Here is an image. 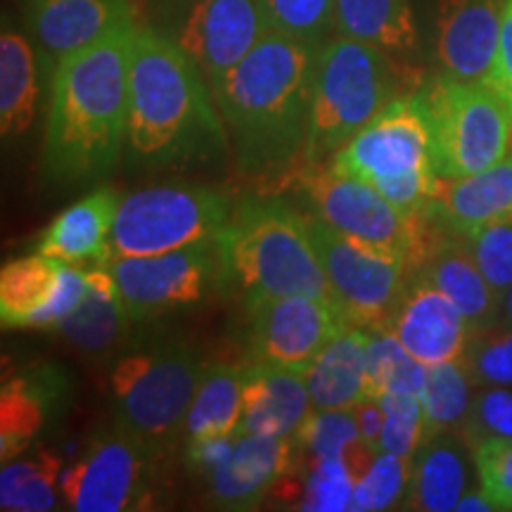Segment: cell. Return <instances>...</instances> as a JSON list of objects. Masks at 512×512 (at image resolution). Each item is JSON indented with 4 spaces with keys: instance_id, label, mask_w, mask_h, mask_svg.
<instances>
[{
    "instance_id": "obj_1",
    "label": "cell",
    "mask_w": 512,
    "mask_h": 512,
    "mask_svg": "<svg viewBox=\"0 0 512 512\" xmlns=\"http://www.w3.org/2000/svg\"><path fill=\"white\" fill-rule=\"evenodd\" d=\"M318 50L271 29L211 86L242 171L273 178L304 162Z\"/></svg>"
},
{
    "instance_id": "obj_2",
    "label": "cell",
    "mask_w": 512,
    "mask_h": 512,
    "mask_svg": "<svg viewBox=\"0 0 512 512\" xmlns=\"http://www.w3.org/2000/svg\"><path fill=\"white\" fill-rule=\"evenodd\" d=\"M136 19L53 69L43 169L62 183L88 181L117 164L128 133V74Z\"/></svg>"
},
{
    "instance_id": "obj_3",
    "label": "cell",
    "mask_w": 512,
    "mask_h": 512,
    "mask_svg": "<svg viewBox=\"0 0 512 512\" xmlns=\"http://www.w3.org/2000/svg\"><path fill=\"white\" fill-rule=\"evenodd\" d=\"M126 143L140 164L157 169L209 162L230 143L200 67L147 24L133 34Z\"/></svg>"
},
{
    "instance_id": "obj_4",
    "label": "cell",
    "mask_w": 512,
    "mask_h": 512,
    "mask_svg": "<svg viewBox=\"0 0 512 512\" xmlns=\"http://www.w3.org/2000/svg\"><path fill=\"white\" fill-rule=\"evenodd\" d=\"M422 79L394 55L332 36L318 50L304 169L325 166L394 100L418 91Z\"/></svg>"
},
{
    "instance_id": "obj_5",
    "label": "cell",
    "mask_w": 512,
    "mask_h": 512,
    "mask_svg": "<svg viewBox=\"0 0 512 512\" xmlns=\"http://www.w3.org/2000/svg\"><path fill=\"white\" fill-rule=\"evenodd\" d=\"M221 247L228 278L242 287L247 302L261 297L332 299L309 216L283 202L242 200L221 233Z\"/></svg>"
},
{
    "instance_id": "obj_6",
    "label": "cell",
    "mask_w": 512,
    "mask_h": 512,
    "mask_svg": "<svg viewBox=\"0 0 512 512\" xmlns=\"http://www.w3.org/2000/svg\"><path fill=\"white\" fill-rule=\"evenodd\" d=\"M330 164L370 183L403 209H430L439 176L434 171L430 124L420 93L413 91L394 100Z\"/></svg>"
},
{
    "instance_id": "obj_7",
    "label": "cell",
    "mask_w": 512,
    "mask_h": 512,
    "mask_svg": "<svg viewBox=\"0 0 512 512\" xmlns=\"http://www.w3.org/2000/svg\"><path fill=\"white\" fill-rule=\"evenodd\" d=\"M302 183L320 221L351 240L401 256L415 271L446 242L430 209H403L335 164L304 169Z\"/></svg>"
},
{
    "instance_id": "obj_8",
    "label": "cell",
    "mask_w": 512,
    "mask_h": 512,
    "mask_svg": "<svg viewBox=\"0 0 512 512\" xmlns=\"http://www.w3.org/2000/svg\"><path fill=\"white\" fill-rule=\"evenodd\" d=\"M418 93L430 124L439 178L477 174L510 155V107L489 83L441 74L422 81Z\"/></svg>"
},
{
    "instance_id": "obj_9",
    "label": "cell",
    "mask_w": 512,
    "mask_h": 512,
    "mask_svg": "<svg viewBox=\"0 0 512 512\" xmlns=\"http://www.w3.org/2000/svg\"><path fill=\"white\" fill-rule=\"evenodd\" d=\"M204 370L197 356L178 344L126 354L110 377L119 425L164 448L185 427Z\"/></svg>"
},
{
    "instance_id": "obj_10",
    "label": "cell",
    "mask_w": 512,
    "mask_h": 512,
    "mask_svg": "<svg viewBox=\"0 0 512 512\" xmlns=\"http://www.w3.org/2000/svg\"><path fill=\"white\" fill-rule=\"evenodd\" d=\"M230 209L226 192L214 188L159 185L138 190L119 204L112 256L166 254L219 238L233 216Z\"/></svg>"
},
{
    "instance_id": "obj_11",
    "label": "cell",
    "mask_w": 512,
    "mask_h": 512,
    "mask_svg": "<svg viewBox=\"0 0 512 512\" xmlns=\"http://www.w3.org/2000/svg\"><path fill=\"white\" fill-rule=\"evenodd\" d=\"M147 27L200 67L209 86L271 31L261 0H155Z\"/></svg>"
},
{
    "instance_id": "obj_12",
    "label": "cell",
    "mask_w": 512,
    "mask_h": 512,
    "mask_svg": "<svg viewBox=\"0 0 512 512\" xmlns=\"http://www.w3.org/2000/svg\"><path fill=\"white\" fill-rule=\"evenodd\" d=\"M309 223L332 299L347 323L363 330L389 328L418 271L401 256L347 238L318 216H309Z\"/></svg>"
},
{
    "instance_id": "obj_13",
    "label": "cell",
    "mask_w": 512,
    "mask_h": 512,
    "mask_svg": "<svg viewBox=\"0 0 512 512\" xmlns=\"http://www.w3.org/2000/svg\"><path fill=\"white\" fill-rule=\"evenodd\" d=\"M128 318H155L195 304L228 278L221 235L195 245L150 256H112L105 261Z\"/></svg>"
},
{
    "instance_id": "obj_14",
    "label": "cell",
    "mask_w": 512,
    "mask_h": 512,
    "mask_svg": "<svg viewBox=\"0 0 512 512\" xmlns=\"http://www.w3.org/2000/svg\"><path fill=\"white\" fill-rule=\"evenodd\" d=\"M162 448L124 427L102 432L62 479L69 508L79 512L143 510L155 501V475Z\"/></svg>"
},
{
    "instance_id": "obj_15",
    "label": "cell",
    "mask_w": 512,
    "mask_h": 512,
    "mask_svg": "<svg viewBox=\"0 0 512 512\" xmlns=\"http://www.w3.org/2000/svg\"><path fill=\"white\" fill-rule=\"evenodd\" d=\"M249 356L264 366L304 373L347 318L332 299L261 297L249 302Z\"/></svg>"
},
{
    "instance_id": "obj_16",
    "label": "cell",
    "mask_w": 512,
    "mask_h": 512,
    "mask_svg": "<svg viewBox=\"0 0 512 512\" xmlns=\"http://www.w3.org/2000/svg\"><path fill=\"white\" fill-rule=\"evenodd\" d=\"M91 292L88 271L38 252L0 271L3 328H57Z\"/></svg>"
},
{
    "instance_id": "obj_17",
    "label": "cell",
    "mask_w": 512,
    "mask_h": 512,
    "mask_svg": "<svg viewBox=\"0 0 512 512\" xmlns=\"http://www.w3.org/2000/svg\"><path fill=\"white\" fill-rule=\"evenodd\" d=\"M508 0H444L437 22V55L444 74L486 83L494 72Z\"/></svg>"
},
{
    "instance_id": "obj_18",
    "label": "cell",
    "mask_w": 512,
    "mask_h": 512,
    "mask_svg": "<svg viewBox=\"0 0 512 512\" xmlns=\"http://www.w3.org/2000/svg\"><path fill=\"white\" fill-rule=\"evenodd\" d=\"M387 330H392L408 354L425 366L463 358L475 332L458 306L418 275L403 294Z\"/></svg>"
},
{
    "instance_id": "obj_19",
    "label": "cell",
    "mask_w": 512,
    "mask_h": 512,
    "mask_svg": "<svg viewBox=\"0 0 512 512\" xmlns=\"http://www.w3.org/2000/svg\"><path fill=\"white\" fill-rule=\"evenodd\" d=\"M24 10L36 48L50 69L62 57L136 19L131 0H24Z\"/></svg>"
},
{
    "instance_id": "obj_20",
    "label": "cell",
    "mask_w": 512,
    "mask_h": 512,
    "mask_svg": "<svg viewBox=\"0 0 512 512\" xmlns=\"http://www.w3.org/2000/svg\"><path fill=\"white\" fill-rule=\"evenodd\" d=\"M430 211L453 238H470L491 223L512 219V152L477 174L439 178Z\"/></svg>"
},
{
    "instance_id": "obj_21",
    "label": "cell",
    "mask_w": 512,
    "mask_h": 512,
    "mask_svg": "<svg viewBox=\"0 0 512 512\" xmlns=\"http://www.w3.org/2000/svg\"><path fill=\"white\" fill-rule=\"evenodd\" d=\"M290 437L235 434L228 456L211 467V494L223 508H249L290 472Z\"/></svg>"
},
{
    "instance_id": "obj_22",
    "label": "cell",
    "mask_w": 512,
    "mask_h": 512,
    "mask_svg": "<svg viewBox=\"0 0 512 512\" xmlns=\"http://www.w3.org/2000/svg\"><path fill=\"white\" fill-rule=\"evenodd\" d=\"M311 411L304 373L254 361L245 366V396L238 434L292 437Z\"/></svg>"
},
{
    "instance_id": "obj_23",
    "label": "cell",
    "mask_w": 512,
    "mask_h": 512,
    "mask_svg": "<svg viewBox=\"0 0 512 512\" xmlns=\"http://www.w3.org/2000/svg\"><path fill=\"white\" fill-rule=\"evenodd\" d=\"M121 197L100 188L62 211L38 242V252L62 264H105L112 256L110 240Z\"/></svg>"
},
{
    "instance_id": "obj_24",
    "label": "cell",
    "mask_w": 512,
    "mask_h": 512,
    "mask_svg": "<svg viewBox=\"0 0 512 512\" xmlns=\"http://www.w3.org/2000/svg\"><path fill=\"white\" fill-rule=\"evenodd\" d=\"M368 330L347 325L304 370L313 411H347L368 399Z\"/></svg>"
},
{
    "instance_id": "obj_25",
    "label": "cell",
    "mask_w": 512,
    "mask_h": 512,
    "mask_svg": "<svg viewBox=\"0 0 512 512\" xmlns=\"http://www.w3.org/2000/svg\"><path fill=\"white\" fill-rule=\"evenodd\" d=\"M415 275L451 299L472 330L491 328L501 313L503 294L479 271L463 238H446Z\"/></svg>"
},
{
    "instance_id": "obj_26",
    "label": "cell",
    "mask_w": 512,
    "mask_h": 512,
    "mask_svg": "<svg viewBox=\"0 0 512 512\" xmlns=\"http://www.w3.org/2000/svg\"><path fill=\"white\" fill-rule=\"evenodd\" d=\"M64 392V380L55 370H38L34 375L12 377L0 392V458L15 460L29 448L48 411Z\"/></svg>"
},
{
    "instance_id": "obj_27",
    "label": "cell",
    "mask_w": 512,
    "mask_h": 512,
    "mask_svg": "<svg viewBox=\"0 0 512 512\" xmlns=\"http://www.w3.org/2000/svg\"><path fill=\"white\" fill-rule=\"evenodd\" d=\"M467 482L465 451L453 432L432 434L422 441L411 467L406 503L411 510H456Z\"/></svg>"
},
{
    "instance_id": "obj_28",
    "label": "cell",
    "mask_w": 512,
    "mask_h": 512,
    "mask_svg": "<svg viewBox=\"0 0 512 512\" xmlns=\"http://www.w3.org/2000/svg\"><path fill=\"white\" fill-rule=\"evenodd\" d=\"M335 34L394 57L418 48L411 0H335Z\"/></svg>"
},
{
    "instance_id": "obj_29",
    "label": "cell",
    "mask_w": 512,
    "mask_h": 512,
    "mask_svg": "<svg viewBox=\"0 0 512 512\" xmlns=\"http://www.w3.org/2000/svg\"><path fill=\"white\" fill-rule=\"evenodd\" d=\"M38 102L36 46L8 19L0 31V128L15 138L31 126Z\"/></svg>"
},
{
    "instance_id": "obj_30",
    "label": "cell",
    "mask_w": 512,
    "mask_h": 512,
    "mask_svg": "<svg viewBox=\"0 0 512 512\" xmlns=\"http://www.w3.org/2000/svg\"><path fill=\"white\" fill-rule=\"evenodd\" d=\"M245 366H209L190 403L185 432L190 441L235 437L242 422Z\"/></svg>"
},
{
    "instance_id": "obj_31",
    "label": "cell",
    "mask_w": 512,
    "mask_h": 512,
    "mask_svg": "<svg viewBox=\"0 0 512 512\" xmlns=\"http://www.w3.org/2000/svg\"><path fill=\"white\" fill-rule=\"evenodd\" d=\"M91 278V292L83 299L79 309H76L67 320H62L57 328L69 342L83 351H107L119 342L124 335L128 313L121 306L110 271L105 264H98L88 271Z\"/></svg>"
},
{
    "instance_id": "obj_32",
    "label": "cell",
    "mask_w": 512,
    "mask_h": 512,
    "mask_svg": "<svg viewBox=\"0 0 512 512\" xmlns=\"http://www.w3.org/2000/svg\"><path fill=\"white\" fill-rule=\"evenodd\" d=\"M475 384L463 358L430 366L422 389V413H425L427 437L441 432H456L470 418V387ZM425 437V439H427Z\"/></svg>"
},
{
    "instance_id": "obj_33",
    "label": "cell",
    "mask_w": 512,
    "mask_h": 512,
    "mask_svg": "<svg viewBox=\"0 0 512 512\" xmlns=\"http://www.w3.org/2000/svg\"><path fill=\"white\" fill-rule=\"evenodd\" d=\"M427 373H430V366L408 354V349L392 330H368V396L380 399L387 392L420 396L425 389Z\"/></svg>"
},
{
    "instance_id": "obj_34",
    "label": "cell",
    "mask_w": 512,
    "mask_h": 512,
    "mask_svg": "<svg viewBox=\"0 0 512 512\" xmlns=\"http://www.w3.org/2000/svg\"><path fill=\"white\" fill-rule=\"evenodd\" d=\"M57 463L48 451H36L22 460H8L0 472V508L38 512L55 508Z\"/></svg>"
},
{
    "instance_id": "obj_35",
    "label": "cell",
    "mask_w": 512,
    "mask_h": 512,
    "mask_svg": "<svg viewBox=\"0 0 512 512\" xmlns=\"http://www.w3.org/2000/svg\"><path fill=\"white\" fill-rule=\"evenodd\" d=\"M271 29L323 46L335 36V0H261Z\"/></svg>"
},
{
    "instance_id": "obj_36",
    "label": "cell",
    "mask_w": 512,
    "mask_h": 512,
    "mask_svg": "<svg viewBox=\"0 0 512 512\" xmlns=\"http://www.w3.org/2000/svg\"><path fill=\"white\" fill-rule=\"evenodd\" d=\"M384 411V427L380 437V451L394 453L403 460L415 458L422 441L427 437L425 413L418 394L387 392L380 396Z\"/></svg>"
},
{
    "instance_id": "obj_37",
    "label": "cell",
    "mask_w": 512,
    "mask_h": 512,
    "mask_svg": "<svg viewBox=\"0 0 512 512\" xmlns=\"http://www.w3.org/2000/svg\"><path fill=\"white\" fill-rule=\"evenodd\" d=\"M411 460H403L394 453L380 451L370 470L354 486L351 510H387L408 494L411 484Z\"/></svg>"
},
{
    "instance_id": "obj_38",
    "label": "cell",
    "mask_w": 512,
    "mask_h": 512,
    "mask_svg": "<svg viewBox=\"0 0 512 512\" xmlns=\"http://www.w3.org/2000/svg\"><path fill=\"white\" fill-rule=\"evenodd\" d=\"M475 384L512 387V325L505 330H475L463 356Z\"/></svg>"
},
{
    "instance_id": "obj_39",
    "label": "cell",
    "mask_w": 512,
    "mask_h": 512,
    "mask_svg": "<svg viewBox=\"0 0 512 512\" xmlns=\"http://www.w3.org/2000/svg\"><path fill=\"white\" fill-rule=\"evenodd\" d=\"M294 441L306 446L313 458H342L351 444L361 441L354 408L347 411H311L306 415Z\"/></svg>"
},
{
    "instance_id": "obj_40",
    "label": "cell",
    "mask_w": 512,
    "mask_h": 512,
    "mask_svg": "<svg viewBox=\"0 0 512 512\" xmlns=\"http://www.w3.org/2000/svg\"><path fill=\"white\" fill-rule=\"evenodd\" d=\"M354 477L342 458H313L311 472L304 484V510L337 512L351 510L354 503Z\"/></svg>"
},
{
    "instance_id": "obj_41",
    "label": "cell",
    "mask_w": 512,
    "mask_h": 512,
    "mask_svg": "<svg viewBox=\"0 0 512 512\" xmlns=\"http://www.w3.org/2000/svg\"><path fill=\"white\" fill-rule=\"evenodd\" d=\"M479 475V489L496 510H512V439L482 437L470 441Z\"/></svg>"
},
{
    "instance_id": "obj_42",
    "label": "cell",
    "mask_w": 512,
    "mask_h": 512,
    "mask_svg": "<svg viewBox=\"0 0 512 512\" xmlns=\"http://www.w3.org/2000/svg\"><path fill=\"white\" fill-rule=\"evenodd\" d=\"M467 249L475 256L479 271L486 275L498 292L512 287V219L491 223L477 230L470 238H463Z\"/></svg>"
},
{
    "instance_id": "obj_43",
    "label": "cell",
    "mask_w": 512,
    "mask_h": 512,
    "mask_svg": "<svg viewBox=\"0 0 512 512\" xmlns=\"http://www.w3.org/2000/svg\"><path fill=\"white\" fill-rule=\"evenodd\" d=\"M482 437L512 439V392L505 387H491L477 396L467 418V439Z\"/></svg>"
},
{
    "instance_id": "obj_44",
    "label": "cell",
    "mask_w": 512,
    "mask_h": 512,
    "mask_svg": "<svg viewBox=\"0 0 512 512\" xmlns=\"http://www.w3.org/2000/svg\"><path fill=\"white\" fill-rule=\"evenodd\" d=\"M489 83L501 98L512 105V0L505 3L501 38H498V53L494 72L489 76Z\"/></svg>"
},
{
    "instance_id": "obj_45",
    "label": "cell",
    "mask_w": 512,
    "mask_h": 512,
    "mask_svg": "<svg viewBox=\"0 0 512 512\" xmlns=\"http://www.w3.org/2000/svg\"><path fill=\"white\" fill-rule=\"evenodd\" d=\"M354 418L358 425V434H361L363 444L373 446L375 451H380V437H382V427H384V411L380 399H363L361 403L354 406Z\"/></svg>"
},
{
    "instance_id": "obj_46",
    "label": "cell",
    "mask_w": 512,
    "mask_h": 512,
    "mask_svg": "<svg viewBox=\"0 0 512 512\" xmlns=\"http://www.w3.org/2000/svg\"><path fill=\"white\" fill-rule=\"evenodd\" d=\"M456 510L489 512V510H496V505L491 503V498L486 496L482 489H479V491H470V494H463V498H460V503H458Z\"/></svg>"
},
{
    "instance_id": "obj_47",
    "label": "cell",
    "mask_w": 512,
    "mask_h": 512,
    "mask_svg": "<svg viewBox=\"0 0 512 512\" xmlns=\"http://www.w3.org/2000/svg\"><path fill=\"white\" fill-rule=\"evenodd\" d=\"M501 318L505 325H512V287L510 290L503 292V299H501Z\"/></svg>"
},
{
    "instance_id": "obj_48",
    "label": "cell",
    "mask_w": 512,
    "mask_h": 512,
    "mask_svg": "<svg viewBox=\"0 0 512 512\" xmlns=\"http://www.w3.org/2000/svg\"><path fill=\"white\" fill-rule=\"evenodd\" d=\"M510 107V119H512V105H508Z\"/></svg>"
}]
</instances>
